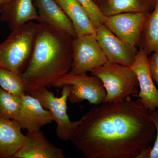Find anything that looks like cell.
<instances>
[{"instance_id":"ba28073f","label":"cell","mask_w":158,"mask_h":158,"mask_svg":"<svg viewBox=\"0 0 158 158\" xmlns=\"http://www.w3.org/2000/svg\"><path fill=\"white\" fill-rule=\"evenodd\" d=\"M148 13L128 12L106 16L103 24L118 38L135 48L141 39Z\"/></svg>"},{"instance_id":"52a82bcc","label":"cell","mask_w":158,"mask_h":158,"mask_svg":"<svg viewBox=\"0 0 158 158\" xmlns=\"http://www.w3.org/2000/svg\"><path fill=\"white\" fill-rule=\"evenodd\" d=\"M72 62L69 73L77 75L104 65L108 60L97 40L95 34L73 38L72 44Z\"/></svg>"},{"instance_id":"9c48e42d","label":"cell","mask_w":158,"mask_h":158,"mask_svg":"<svg viewBox=\"0 0 158 158\" xmlns=\"http://www.w3.org/2000/svg\"><path fill=\"white\" fill-rule=\"evenodd\" d=\"M96 37L108 62L130 67L135 62V48L122 40L103 24L96 28Z\"/></svg>"},{"instance_id":"5bb4252c","label":"cell","mask_w":158,"mask_h":158,"mask_svg":"<svg viewBox=\"0 0 158 158\" xmlns=\"http://www.w3.org/2000/svg\"><path fill=\"white\" fill-rule=\"evenodd\" d=\"M35 2L39 22L46 23L65 31L73 38L77 37L70 20L55 0H35Z\"/></svg>"},{"instance_id":"7402d4cb","label":"cell","mask_w":158,"mask_h":158,"mask_svg":"<svg viewBox=\"0 0 158 158\" xmlns=\"http://www.w3.org/2000/svg\"><path fill=\"white\" fill-rule=\"evenodd\" d=\"M150 118L156 129L154 143L148 152L147 158H158V110L150 112Z\"/></svg>"},{"instance_id":"4fadbf2b","label":"cell","mask_w":158,"mask_h":158,"mask_svg":"<svg viewBox=\"0 0 158 158\" xmlns=\"http://www.w3.org/2000/svg\"><path fill=\"white\" fill-rule=\"evenodd\" d=\"M0 8L1 21L7 23L11 31L30 22H39V16L33 0H13L1 5Z\"/></svg>"},{"instance_id":"7a4b0ae2","label":"cell","mask_w":158,"mask_h":158,"mask_svg":"<svg viewBox=\"0 0 158 158\" xmlns=\"http://www.w3.org/2000/svg\"><path fill=\"white\" fill-rule=\"evenodd\" d=\"M39 26L27 67L21 74L26 92L54 84L70 71L73 38L68 33L44 22Z\"/></svg>"},{"instance_id":"ffe728a7","label":"cell","mask_w":158,"mask_h":158,"mask_svg":"<svg viewBox=\"0 0 158 158\" xmlns=\"http://www.w3.org/2000/svg\"><path fill=\"white\" fill-rule=\"evenodd\" d=\"M0 87L14 95L22 97L26 94L20 74L0 68Z\"/></svg>"},{"instance_id":"30bf717a","label":"cell","mask_w":158,"mask_h":158,"mask_svg":"<svg viewBox=\"0 0 158 158\" xmlns=\"http://www.w3.org/2000/svg\"><path fill=\"white\" fill-rule=\"evenodd\" d=\"M148 54L141 48L130 66L138 78L139 92L135 97L139 99L144 107L150 112L158 110V90L150 71Z\"/></svg>"},{"instance_id":"ac0fdd59","label":"cell","mask_w":158,"mask_h":158,"mask_svg":"<svg viewBox=\"0 0 158 158\" xmlns=\"http://www.w3.org/2000/svg\"><path fill=\"white\" fill-rule=\"evenodd\" d=\"M141 37V48L148 55L158 51V0H155L154 11L148 14Z\"/></svg>"},{"instance_id":"8992f818","label":"cell","mask_w":158,"mask_h":158,"mask_svg":"<svg viewBox=\"0 0 158 158\" xmlns=\"http://www.w3.org/2000/svg\"><path fill=\"white\" fill-rule=\"evenodd\" d=\"M65 86L69 88L68 100L73 104L87 101L90 105L97 106L104 102L106 95L102 81L92 75L68 73L57 80L53 87L62 88Z\"/></svg>"},{"instance_id":"d6986e66","label":"cell","mask_w":158,"mask_h":158,"mask_svg":"<svg viewBox=\"0 0 158 158\" xmlns=\"http://www.w3.org/2000/svg\"><path fill=\"white\" fill-rule=\"evenodd\" d=\"M21 105V97L9 93L0 87V118L16 120Z\"/></svg>"},{"instance_id":"e0dca14e","label":"cell","mask_w":158,"mask_h":158,"mask_svg":"<svg viewBox=\"0 0 158 158\" xmlns=\"http://www.w3.org/2000/svg\"><path fill=\"white\" fill-rule=\"evenodd\" d=\"M155 0H107L100 9L104 15L111 16L128 12L148 13Z\"/></svg>"},{"instance_id":"d4e9b609","label":"cell","mask_w":158,"mask_h":158,"mask_svg":"<svg viewBox=\"0 0 158 158\" xmlns=\"http://www.w3.org/2000/svg\"><path fill=\"white\" fill-rule=\"evenodd\" d=\"M1 8H0V12H1Z\"/></svg>"},{"instance_id":"3957f363","label":"cell","mask_w":158,"mask_h":158,"mask_svg":"<svg viewBox=\"0 0 158 158\" xmlns=\"http://www.w3.org/2000/svg\"><path fill=\"white\" fill-rule=\"evenodd\" d=\"M39 26V23L30 22L11 31L0 44V68L22 73L31 58Z\"/></svg>"},{"instance_id":"277c9868","label":"cell","mask_w":158,"mask_h":158,"mask_svg":"<svg viewBox=\"0 0 158 158\" xmlns=\"http://www.w3.org/2000/svg\"><path fill=\"white\" fill-rule=\"evenodd\" d=\"M90 73L102 81L106 89L104 102H118L139 92L138 78L130 67L108 62Z\"/></svg>"},{"instance_id":"5b68a950","label":"cell","mask_w":158,"mask_h":158,"mask_svg":"<svg viewBox=\"0 0 158 158\" xmlns=\"http://www.w3.org/2000/svg\"><path fill=\"white\" fill-rule=\"evenodd\" d=\"M62 95L59 97L46 87H40L31 90L29 93L40 102L43 106L50 112L53 121L56 123V135L63 141L70 140L74 131L79 124L80 120L72 121L67 113V102L68 100L69 88L64 86Z\"/></svg>"},{"instance_id":"603a6c76","label":"cell","mask_w":158,"mask_h":158,"mask_svg":"<svg viewBox=\"0 0 158 158\" xmlns=\"http://www.w3.org/2000/svg\"><path fill=\"white\" fill-rule=\"evenodd\" d=\"M150 71L153 80L158 85V51L148 58Z\"/></svg>"},{"instance_id":"6da1fadb","label":"cell","mask_w":158,"mask_h":158,"mask_svg":"<svg viewBox=\"0 0 158 158\" xmlns=\"http://www.w3.org/2000/svg\"><path fill=\"white\" fill-rule=\"evenodd\" d=\"M79 120L70 140L86 158H140L156 137L150 111L131 96L97 105Z\"/></svg>"},{"instance_id":"7c38bea8","label":"cell","mask_w":158,"mask_h":158,"mask_svg":"<svg viewBox=\"0 0 158 158\" xmlns=\"http://www.w3.org/2000/svg\"><path fill=\"white\" fill-rule=\"evenodd\" d=\"M61 148L49 141L40 130L27 131L22 147L13 158H65Z\"/></svg>"},{"instance_id":"9a60e30c","label":"cell","mask_w":158,"mask_h":158,"mask_svg":"<svg viewBox=\"0 0 158 158\" xmlns=\"http://www.w3.org/2000/svg\"><path fill=\"white\" fill-rule=\"evenodd\" d=\"M25 139L17 122L0 118V158H13Z\"/></svg>"},{"instance_id":"cb8c5ba5","label":"cell","mask_w":158,"mask_h":158,"mask_svg":"<svg viewBox=\"0 0 158 158\" xmlns=\"http://www.w3.org/2000/svg\"><path fill=\"white\" fill-rule=\"evenodd\" d=\"M12 1L13 0H0V6L8 4Z\"/></svg>"},{"instance_id":"8fae6325","label":"cell","mask_w":158,"mask_h":158,"mask_svg":"<svg viewBox=\"0 0 158 158\" xmlns=\"http://www.w3.org/2000/svg\"><path fill=\"white\" fill-rule=\"evenodd\" d=\"M21 107L15 120L21 129L27 131L40 130L53 121L50 112L44 109L37 99L25 94L21 97Z\"/></svg>"},{"instance_id":"44dd1931","label":"cell","mask_w":158,"mask_h":158,"mask_svg":"<svg viewBox=\"0 0 158 158\" xmlns=\"http://www.w3.org/2000/svg\"><path fill=\"white\" fill-rule=\"evenodd\" d=\"M86 10L96 28L104 22L106 16L93 0H76Z\"/></svg>"},{"instance_id":"2e32d148","label":"cell","mask_w":158,"mask_h":158,"mask_svg":"<svg viewBox=\"0 0 158 158\" xmlns=\"http://www.w3.org/2000/svg\"><path fill=\"white\" fill-rule=\"evenodd\" d=\"M70 20L77 36L96 34L86 10L76 0H55Z\"/></svg>"}]
</instances>
